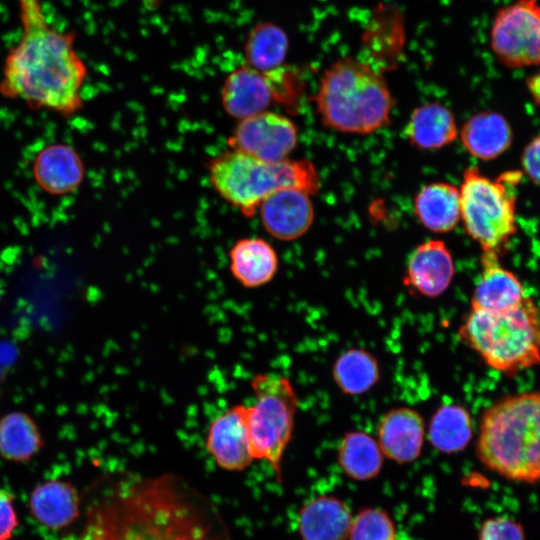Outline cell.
Returning a JSON list of instances; mask_svg holds the SVG:
<instances>
[{"label": "cell", "mask_w": 540, "mask_h": 540, "mask_svg": "<svg viewBox=\"0 0 540 540\" xmlns=\"http://www.w3.org/2000/svg\"><path fill=\"white\" fill-rule=\"evenodd\" d=\"M82 516L74 540H231L217 505L174 473L102 477Z\"/></svg>", "instance_id": "1"}, {"label": "cell", "mask_w": 540, "mask_h": 540, "mask_svg": "<svg viewBox=\"0 0 540 540\" xmlns=\"http://www.w3.org/2000/svg\"><path fill=\"white\" fill-rule=\"evenodd\" d=\"M490 46L507 68L540 64V4L516 0L500 8L493 19Z\"/></svg>", "instance_id": "9"}, {"label": "cell", "mask_w": 540, "mask_h": 540, "mask_svg": "<svg viewBox=\"0 0 540 540\" xmlns=\"http://www.w3.org/2000/svg\"><path fill=\"white\" fill-rule=\"evenodd\" d=\"M459 336L493 369L513 374L540 363V307L528 296L512 310L471 309Z\"/></svg>", "instance_id": "6"}, {"label": "cell", "mask_w": 540, "mask_h": 540, "mask_svg": "<svg viewBox=\"0 0 540 540\" xmlns=\"http://www.w3.org/2000/svg\"><path fill=\"white\" fill-rule=\"evenodd\" d=\"M480 461L500 476L540 480V392L505 397L482 415L477 441Z\"/></svg>", "instance_id": "3"}, {"label": "cell", "mask_w": 540, "mask_h": 540, "mask_svg": "<svg viewBox=\"0 0 540 540\" xmlns=\"http://www.w3.org/2000/svg\"><path fill=\"white\" fill-rule=\"evenodd\" d=\"M353 515L340 498L321 495L305 502L297 516L301 540H347Z\"/></svg>", "instance_id": "19"}, {"label": "cell", "mask_w": 540, "mask_h": 540, "mask_svg": "<svg viewBox=\"0 0 540 540\" xmlns=\"http://www.w3.org/2000/svg\"><path fill=\"white\" fill-rule=\"evenodd\" d=\"M36 421L24 411H11L0 418V457L12 463L30 462L44 448Z\"/></svg>", "instance_id": "24"}, {"label": "cell", "mask_w": 540, "mask_h": 540, "mask_svg": "<svg viewBox=\"0 0 540 540\" xmlns=\"http://www.w3.org/2000/svg\"><path fill=\"white\" fill-rule=\"evenodd\" d=\"M527 86L535 102L540 104V70L527 80Z\"/></svg>", "instance_id": "33"}, {"label": "cell", "mask_w": 540, "mask_h": 540, "mask_svg": "<svg viewBox=\"0 0 540 540\" xmlns=\"http://www.w3.org/2000/svg\"><path fill=\"white\" fill-rule=\"evenodd\" d=\"M521 162L528 177L540 183V135L533 138L525 147Z\"/></svg>", "instance_id": "32"}, {"label": "cell", "mask_w": 540, "mask_h": 540, "mask_svg": "<svg viewBox=\"0 0 540 540\" xmlns=\"http://www.w3.org/2000/svg\"><path fill=\"white\" fill-rule=\"evenodd\" d=\"M253 405L246 407V426L252 455L266 461L278 482L283 479V456L293 435L298 396L291 381L277 373L256 374L251 382Z\"/></svg>", "instance_id": "7"}, {"label": "cell", "mask_w": 540, "mask_h": 540, "mask_svg": "<svg viewBox=\"0 0 540 540\" xmlns=\"http://www.w3.org/2000/svg\"><path fill=\"white\" fill-rule=\"evenodd\" d=\"M520 175L504 173L492 180L471 167L460 187L461 218L466 232L483 251H499L516 232L515 195Z\"/></svg>", "instance_id": "8"}, {"label": "cell", "mask_w": 540, "mask_h": 540, "mask_svg": "<svg viewBox=\"0 0 540 540\" xmlns=\"http://www.w3.org/2000/svg\"><path fill=\"white\" fill-rule=\"evenodd\" d=\"M409 142L419 149H440L458 136L453 113L440 103H426L414 109L405 128Z\"/></svg>", "instance_id": "22"}, {"label": "cell", "mask_w": 540, "mask_h": 540, "mask_svg": "<svg viewBox=\"0 0 540 540\" xmlns=\"http://www.w3.org/2000/svg\"><path fill=\"white\" fill-rule=\"evenodd\" d=\"M332 375L342 393L355 396L367 392L379 381L380 369L373 354L362 348H350L338 356Z\"/></svg>", "instance_id": "28"}, {"label": "cell", "mask_w": 540, "mask_h": 540, "mask_svg": "<svg viewBox=\"0 0 540 540\" xmlns=\"http://www.w3.org/2000/svg\"><path fill=\"white\" fill-rule=\"evenodd\" d=\"M19 526L13 494L0 488V540H11Z\"/></svg>", "instance_id": "31"}, {"label": "cell", "mask_w": 540, "mask_h": 540, "mask_svg": "<svg viewBox=\"0 0 540 540\" xmlns=\"http://www.w3.org/2000/svg\"><path fill=\"white\" fill-rule=\"evenodd\" d=\"M83 498L75 485L64 479H48L31 490L28 509L41 526L61 531L70 528L82 515Z\"/></svg>", "instance_id": "13"}, {"label": "cell", "mask_w": 540, "mask_h": 540, "mask_svg": "<svg viewBox=\"0 0 540 540\" xmlns=\"http://www.w3.org/2000/svg\"><path fill=\"white\" fill-rule=\"evenodd\" d=\"M460 138L472 156L491 160L510 147L512 130L502 115L487 111L469 118L461 128Z\"/></svg>", "instance_id": "21"}, {"label": "cell", "mask_w": 540, "mask_h": 540, "mask_svg": "<svg viewBox=\"0 0 540 540\" xmlns=\"http://www.w3.org/2000/svg\"><path fill=\"white\" fill-rule=\"evenodd\" d=\"M229 269L243 287L259 288L269 283L278 270V256L265 239L249 237L237 240L228 253Z\"/></svg>", "instance_id": "20"}, {"label": "cell", "mask_w": 540, "mask_h": 540, "mask_svg": "<svg viewBox=\"0 0 540 540\" xmlns=\"http://www.w3.org/2000/svg\"><path fill=\"white\" fill-rule=\"evenodd\" d=\"M32 176L37 186L52 196L75 192L85 178V165L78 151L66 143H52L35 156Z\"/></svg>", "instance_id": "14"}, {"label": "cell", "mask_w": 540, "mask_h": 540, "mask_svg": "<svg viewBox=\"0 0 540 540\" xmlns=\"http://www.w3.org/2000/svg\"><path fill=\"white\" fill-rule=\"evenodd\" d=\"M478 540H526L522 526L508 517L486 519L479 530Z\"/></svg>", "instance_id": "30"}, {"label": "cell", "mask_w": 540, "mask_h": 540, "mask_svg": "<svg viewBox=\"0 0 540 540\" xmlns=\"http://www.w3.org/2000/svg\"><path fill=\"white\" fill-rule=\"evenodd\" d=\"M395 524L384 509L366 507L353 516L347 540H395Z\"/></svg>", "instance_id": "29"}, {"label": "cell", "mask_w": 540, "mask_h": 540, "mask_svg": "<svg viewBox=\"0 0 540 540\" xmlns=\"http://www.w3.org/2000/svg\"><path fill=\"white\" fill-rule=\"evenodd\" d=\"M208 171L214 190L246 217L280 190L294 188L311 195L319 189L317 172L307 160L270 163L229 149L210 161Z\"/></svg>", "instance_id": "5"}, {"label": "cell", "mask_w": 540, "mask_h": 540, "mask_svg": "<svg viewBox=\"0 0 540 540\" xmlns=\"http://www.w3.org/2000/svg\"><path fill=\"white\" fill-rule=\"evenodd\" d=\"M0 297H1V288H0Z\"/></svg>", "instance_id": "34"}, {"label": "cell", "mask_w": 540, "mask_h": 540, "mask_svg": "<svg viewBox=\"0 0 540 540\" xmlns=\"http://www.w3.org/2000/svg\"><path fill=\"white\" fill-rule=\"evenodd\" d=\"M276 98L272 71L261 72L247 65L229 73L221 89L224 111L239 121L267 111Z\"/></svg>", "instance_id": "12"}, {"label": "cell", "mask_w": 540, "mask_h": 540, "mask_svg": "<svg viewBox=\"0 0 540 540\" xmlns=\"http://www.w3.org/2000/svg\"><path fill=\"white\" fill-rule=\"evenodd\" d=\"M297 141V128L289 118L265 111L240 120L228 144L230 149L275 163L288 159Z\"/></svg>", "instance_id": "10"}, {"label": "cell", "mask_w": 540, "mask_h": 540, "mask_svg": "<svg viewBox=\"0 0 540 540\" xmlns=\"http://www.w3.org/2000/svg\"><path fill=\"white\" fill-rule=\"evenodd\" d=\"M472 436L473 422L470 413L459 404L441 405L430 420L428 439L441 453L454 454L463 451Z\"/></svg>", "instance_id": "26"}, {"label": "cell", "mask_w": 540, "mask_h": 540, "mask_svg": "<svg viewBox=\"0 0 540 540\" xmlns=\"http://www.w3.org/2000/svg\"><path fill=\"white\" fill-rule=\"evenodd\" d=\"M289 48L285 30L271 21H263L250 29L244 43L246 65L261 72L283 67Z\"/></svg>", "instance_id": "27"}, {"label": "cell", "mask_w": 540, "mask_h": 540, "mask_svg": "<svg viewBox=\"0 0 540 540\" xmlns=\"http://www.w3.org/2000/svg\"><path fill=\"white\" fill-rule=\"evenodd\" d=\"M414 210L425 228L437 233L451 231L461 218L460 190L443 182L425 185L415 197Z\"/></svg>", "instance_id": "23"}, {"label": "cell", "mask_w": 540, "mask_h": 540, "mask_svg": "<svg viewBox=\"0 0 540 540\" xmlns=\"http://www.w3.org/2000/svg\"><path fill=\"white\" fill-rule=\"evenodd\" d=\"M425 438L422 416L407 407L394 408L383 415L377 429V442L383 455L398 464L419 458Z\"/></svg>", "instance_id": "16"}, {"label": "cell", "mask_w": 540, "mask_h": 540, "mask_svg": "<svg viewBox=\"0 0 540 540\" xmlns=\"http://www.w3.org/2000/svg\"><path fill=\"white\" fill-rule=\"evenodd\" d=\"M16 2L21 34L4 59L0 94L31 109L76 114L88 68L75 48V33L52 26L40 0Z\"/></svg>", "instance_id": "2"}, {"label": "cell", "mask_w": 540, "mask_h": 540, "mask_svg": "<svg viewBox=\"0 0 540 540\" xmlns=\"http://www.w3.org/2000/svg\"><path fill=\"white\" fill-rule=\"evenodd\" d=\"M314 101L323 125L350 134L388 125L394 106L383 76L354 57L340 58L324 71Z\"/></svg>", "instance_id": "4"}, {"label": "cell", "mask_w": 540, "mask_h": 540, "mask_svg": "<svg viewBox=\"0 0 540 540\" xmlns=\"http://www.w3.org/2000/svg\"><path fill=\"white\" fill-rule=\"evenodd\" d=\"M258 209L265 230L274 238L283 241L294 240L304 235L314 219L309 194L294 188L272 194Z\"/></svg>", "instance_id": "15"}, {"label": "cell", "mask_w": 540, "mask_h": 540, "mask_svg": "<svg viewBox=\"0 0 540 540\" xmlns=\"http://www.w3.org/2000/svg\"><path fill=\"white\" fill-rule=\"evenodd\" d=\"M205 446L223 470L241 472L255 460L246 426V406L236 404L218 415L209 425Z\"/></svg>", "instance_id": "11"}, {"label": "cell", "mask_w": 540, "mask_h": 540, "mask_svg": "<svg viewBox=\"0 0 540 540\" xmlns=\"http://www.w3.org/2000/svg\"><path fill=\"white\" fill-rule=\"evenodd\" d=\"M482 272L471 298V309L505 312L519 306L527 297L518 278L504 268L498 253L483 251Z\"/></svg>", "instance_id": "18"}, {"label": "cell", "mask_w": 540, "mask_h": 540, "mask_svg": "<svg viewBox=\"0 0 540 540\" xmlns=\"http://www.w3.org/2000/svg\"><path fill=\"white\" fill-rule=\"evenodd\" d=\"M383 456L377 440L363 431L346 433L337 452L342 472L356 481L376 478L382 470Z\"/></svg>", "instance_id": "25"}, {"label": "cell", "mask_w": 540, "mask_h": 540, "mask_svg": "<svg viewBox=\"0 0 540 540\" xmlns=\"http://www.w3.org/2000/svg\"><path fill=\"white\" fill-rule=\"evenodd\" d=\"M453 276V258L446 244L428 240L409 256L403 282L421 295L437 297L447 290Z\"/></svg>", "instance_id": "17"}]
</instances>
